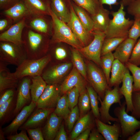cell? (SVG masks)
<instances>
[{"instance_id": "obj_17", "label": "cell", "mask_w": 140, "mask_h": 140, "mask_svg": "<svg viewBox=\"0 0 140 140\" xmlns=\"http://www.w3.org/2000/svg\"><path fill=\"white\" fill-rule=\"evenodd\" d=\"M82 76L73 66V68L60 85L61 94H64L74 87L79 90L80 94L86 90V83Z\"/></svg>"}, {"instance_id": "obj_4", "label": "cell", "mask_w": 140, "mask_h": 140, "mask_svg": "<svg viewBox=\"0 0 140 140\" xmlns=\"http://www.w3.org/2000/svg\"><path fill=\"white\" fill-rule=\"evenodd\" d=\"M51 60V57L48 54L38 59H27L17 66L13 74L19 80L25 76L41 75L44 68Z\"/></svg>"}, {"instance_id": "obj_29", "label": "cell", "mask_w": 140, "mask_h": 140, "mask_svg": "<svg viewBox=\"0 0 140 140\" xmlns=\"http://www.w3.org/2000/svg\"><path fill=\"white\" fill-rule=\"evenodd\" d=\"M30 92L32 101H37L41 96L47 85V84L41 75L31 77Z\"/></svg>"}, {"instance_id": "obj_14", "label": "cell", "mask_w": 140, "mask_h": 140, "mask_svg": "<svg viewBox=\"0 0 140 140\" xmlns=\"http://www.w3.org/2000/svg\"><path fill=\"white\" fill-rule=\"evenodd\" d=\"M31 77L27 76L20 79L18 86L15 108L13 115H17L32 101L30 92Z\"/></svg>"}, {"instance_id": "obj_49", "label": "cell", "mask_w": 140, "mask_h": 140, "mask_svg": "<svg viewBox=\"0 0 140 140\" xmlns=\"http://www.w3.org/2000/svg\"><path fill=\"white\" fill-rule=\"evenodd\" d=\"M19 133L7 136L6 138L9 140H30L27 136L26 130H22Z\"/></svg>"}, {"instance_id": "obj_6", "label": "cell", "mask_w": 140, "mask_h": 140, "mask_svg": "<svg viewBox=\"0 0 140 140\" xmlns=\"http://www.w3.org/2000/svg\"><path fill=\"white\" fill-rule=\"evenodd\" d=\"M126 107L125 101L114 110V113L118 119L121 126V134L120 137L124 139H127L140 128V121L128 115L126 111Z\"/></svg>"}, {"instance_id": "obj_47", "label": "cell", "mask_w": 140, "mask_h": 140, "mask_svg": "<svg viewBox=\"0 0 140 140\" xmlns=\"http://www.w3.org/2000/svg\"><path fill=\"white\" fill-rule=\"evenodd\" d=\"M127 11L134 16H140V0H133L128 6Z\"/></svg>"}, {"instance_id": "obj_48", "label": "cell", "mask_w": 140, "mask_h": 140, "mask_svg": "<svg viewBox=\"0 0 140 140\" xmlns=\"http://www.w3.org/2000/svg\"><path fill=\"white\" fill-rule=\"evenodd\" d=\"M16 88L6 89L0 93V106L16 95Z\"/></svg>"}, {"instance_id": "obj_45", "label": "cell", "mask_w": 140, "mask_h": 140, "mask_svg": "<svg viewBox=\"0 0 140 140\" xmlns=\"http://www.w3.org/2000/svg\"><path fill=\"white\" fill-rule=\"evenodd\" d=\"M128 62L138 66L140 65V38L135 45Z\"/></svg>"}, {"instance_id": "obj_15", "label": "cell", "mask_w": 140, "mask_h": 140, "mask_svg": "<svg viewBox=\"0 0 140 140\" xmlns=\"http://www.w3.org/2000/svg\"><path fill=\"white\" fill-rule=\"evenodd\" d=\"M36 107V102L32 101L28 105L24 106L11 123L2 129L5 135L17 133V130L25 122Z\"/></svg>"}, {"instance_id": "obj_24", "label": "cell", "mask_w": 140, "mask_h": 140, "mask_svg": "<svg viewBox=\"0 0 140 140\" xmlns=\"http://www.w3.org/2000/svg\"><path fill=\"white\" fill-rule=\"evenodd\" d=\"M7 65L4 63L0 65V93L8 89L16 88L20 81L10 71Z\"/></svg>"}, {"instance_id": "obj_13", "label": "cell", "mask_w": 140, "mask_h": 140, "mask_svg": "<svg viewBox=\"0 0 140 140\" xmlns=\"http://www.w3.org/2000/svg\"><path fill=\"white\" fill-rule=\"evenodd\" d=\"M60 94V86L59 84H47L36 102L37 108L54 109L61 96Z\"/></svg>"}, {"instance_id": "obj_2", "label": "cell", "mask_w": 140, "mask_h": 140, "mask_svg": "<svg viewBox=\"0 0 140 140\" xmlns=\"http://www.w3.org/2000/svg\"><path fill=\"white\" fill-rule=\"evenodd\" d=\"M120 3V8L117 11H111L110 13L113 18L111 19L104 32L106 38H127L128 37L129 31L134 20L126 18L124 6L122 3Z\"/></svg>"}, {"instance_id": "obj_1", "label": "cell", "mask_w": 140, "mask_h": 140, "mask_svg": "<svg viewBox=\"0 0 140 140\" xmlns=\"http://www.w3.org/2000/svg\"><path fill=\"white\" fill-rule=\"evenodd\" d=\"M50 38L25 27L22 40L27 59H37L46 55L50 44Z\"/></svg>"}, {"instance_id": "obj_30", "label": "cell", "mask_w": 140, "mask_h": 140, "mask_svg": "<svg viewBox=\"0 0 140 140\" xmlns=\"http://www.w3.org/2000/svg\"><path fill=\"white\" fill-rule=\"evenodd\" d=\"M92 116L88 113L79 119L72 129L71 133L72 139H75L81 133L93 125Z\"/></svg>"}, {"instance_id": "obj_11", "label": "cell", "mask_w": 140, "mask_h": 140, "mask_svg": "<svg viewBox=\"0 0 140 140\" xmlns=\"http://www.w3.org/2000/svg\"><path fill=\"white\" fill-rule=\"evenodd\" d=\"M25 27L51 37L52 35V21L50 15H30L25 18Z\"/></svg>"}, {"instance_id": "obj_52", "label": "cell", "mask_w": 140, "mask_h": 140, "mask_svg": "<svg viewBox=\"0 0 140 140\" xmlns=\"http://www.w3.org/2000/svg\"><path fill=\"white\" fill-rule=\"evenodd\" d=\"M13 21L11 19L6 17V18L1 19L0 20V32L2 33L3 31L8 29L9 27H10L11 25L12 22Z\"/></svg>"}, {"instance_id": "obj_8", "label": "cell", "mask_w": 140, "mask_h": 140, "mask_svg": "<svg viewBox=\"0 0 140 140\" xmlns=\"http://www.w3.org/2000/svg\"><path fill=\"white\" fill-rule=\"evenodd\" d=\"M87 66L88 79L90 86L102 100L106 90L111 88L105 75L102 69L92 62H88Z\"/></svg>"}, {"instance_id": "obj_12", "label": "cell", "mask_w": 140, "mask_h": 140, "mask_svg": "<svg viewBox=\"0 0 140 140\" xmlns=\"http://www.w3.org/2000/svg\"><path fill=\"white\" fill-rule=\"evenodd\" d=\"M73 66L72 63L53 64L44 68L41 76L47 84H59Z\"/></svg>"}, {"instance_id": "obj_19", "label": "cell", "mask_w": 140, "mask_h": 140, "mask_svg": "<svg viewBox=\"0 0 140 140\" xmlns=\"http://www.w3.org/2000/svg\"><path fill=\"white\" fill-rule=\"evenodd\" d=\"M95 121L97 129L106 140H118L121 137V128L119 123L115 122L113 125L106 124L98 118Z\"/></svg>"}, {"instance_id": "obj_54", "label": "cell", "mask_w": 140, "mask_h": 140, "mask_svg": "<svg viewBox=\"0 0 140 140\" xmlns=\"http://www.w3.org/2000/svg\"><path fill=\"white\" fill-rule=\"evenodd\" d=\"M88 139L89 140H104L103 136L99 132L97 129L93 128L91 130Z\"/></svg>"}, {"instance_id": "obj_40", "label": "cell", "mask_w": 140, "mask_h": 140, "mask_svg": "<svg viewBox=\"0 0 140 140\" xmlns=\"http://www.w3.org/2000/svg\"><path fill=\"white\" fill-rule=\"evenodd\" d=\"M125 65L132 74L134 80L133 92L140 90V67L129 62Z\"/></svg>"}, {"instance_id": "obj_41", "label": "cell", "mask_w": 140, "mask_h": 140, "mask_svg": "<svg viewBox=\"0 0 140 140\" xmlns=\"http://www.w3.org/2000/svg\"><path fill=\"white\" fill-rule=\"evenodd\" d=\"M80 117L78 107L76 106L71 109L66 119L68 129L71 131L73 129L74 125Z\"/></svg>"}, {"instance_id": "obj_21", "label": "cell", "mask_w": 140, "mask_h": 140, "mask_svg": "<svg viewBox=\"0 0 140 140\" xmlns=\"http://www.w3.org/2000/svg\"><path fill=\"white\" fill-rule=\"evenodd\" d=\"M137 42V40L128 37L126 38L119 45L113 53L115 59L125 64L128 62Z\"/></svg>"}, {"instance_id": "obj_31", "label": "cell", "mask_w": 140, "mask_h": 140, "mask_svg": "<svg viewBox=\"0 0 140 140\" xmlns=\"http://www.w3.org/2000/svg\"><path fill=\"white\" fill-rule=\"evenodd\" d=\"M74 10L80 20L89 31L92 32L93 29V23L90 14L84 9L79 6L71 0Z\"/></svg>"}, {"instance_id": "obj_10", "label": "cell", "mask_w": 140, "mask_h": 140, "mask_svg": "<svg viewBox=\"0 0 140 140\" xmlns=\"http://www.w3.org/2000/svg\"><path fill=\"white\" fill-rule=\"evenodd\" d=\"M70 8L71 17L67 24L83 47L86 46L93 40V34L92 32L88 31L80 20L74 10L71 0L70 2Z\"/></svg>"}, {"instance_id": "obj_42", "label": "cell", "mask_w": 140, "mask_h": 140, "mask_svg": "<svg viewBox=\"0 0 140 140\" xmlns=\"http://www.w3.org/2000/svg\"><path fill=\"white\" fill-rule=\"evenodd\" d=\"M132 102L133 109L131 115L140 119V90L133 92Z\"/></svg>"}, {"instance_id": "obj_9", "label": "cell", "mask_w": 140, "mask_h": 140, "mask_svg": "<svg viewBox=\"0 0 140 140\" xmlns=\"http://www.w3.org/2000/svg\"><path fill=\"white\" fill-rule=\"evenodd\" d=\"M92 33L94 38L92 42L78 50L87 59L101 66V49L106 35L104 32L98 30H93Z\"/></svg>"}, {"instance_id": "obj_39", "label": "cell", "mask_w": 140, "mask_h": 140, "mask_svg": "<svg viewBox=\"0 0 140 140\" xmlns=\"http://www.w3.org/2000/svg\"><path fill=\"white\" fill-rule=\"evenodd\" d=\"M78 106L80 118L88 113L91 108L90 97L86 90L80 94Z\"/></svg>"}, {"instance_id": "obj_35", "label": "cell", "mask_w": 140, "mask_h": 140, "mask_svg": "<svg viewBox=\"0 0 140 140\" xmlns=\"http://www.w3.org/2000/svg\"><path fill=\"white\" fill-rule=\"evenodd\" d=\"M70 110L67 95L64 94L59 98L54 112L58 116L66 119Z\"/></svg>"}, {"instance_id": "obj_44", "label": "cell", "mask_w": 140, "mask_h": 140, "mask_svg": "<svg viewBox=\"0 0 140 140\" xmlns=\"http://www.w3.org/2000/svg\"><path fill=\"white\" fill-rule=\"evenodd\" d=\"M67 95L69 107L71 110L78 103L80 95L79 89L74 87L69 90L66 93Z\"/></svg>"}, {"instance_id": "obj_26", "label": "cell", "mask_w": 140, "mask_h": 140, "mask_svg": "<svg viewBox=\"0 0 140 140\" xmlns=\"http://www.w3.org/2000/svg\"><path fill=\"white\" fill-rule=\"evenodd\" d=\"M3 14L13 22L19 21L31 15L23 0H21L10 8L3 11Z\"/></svg>"}, {"instance_id": "obj_25", "label": "cell", "mask_w": 140, "mask_h": 140, "mask_svg": "<svg viewBox=\"0 0 140 140\" xmlns=\"http://www.w3.org/2000/svg\"><path fill=\"white\" fill-rule=\"evenodd\" d=\"M31 15L50 16L48 0H23Z\"/></svg>"}, {"instance_id": "obj_18", "label": "cell", "mask_w": 140, "mask_h": 140, "mask_svg": "<svg viewBox=\"0 0 140 140\" xmlns=\"http://www.w3.org/2000/svg\"><path fill=\"white\" fill-rule=\"evenodd\" d=\"M53 109L39 108L34 110L19 130H26L41 127L47 120Z\"/></svg>"}, {"instance_id": "obj_23", "label": "cell", "mask_w": 140, "mask_h": 140, "mask_svg": "<svg viewBox=\"0 0 140 140\" xmlns=\"http://www.w3.org/2000/svg\"><path fill=\"white\" fill-rule=\"evenodd\" d=\"M51 9L60 19L67 23L71 17V0H49Z\"/></svg>"}, {"instance_id": "obj_3", "label": "cell", "mask_w": 140, "mask_h": 140, "mask_svg": "<svg viewBox=\"0 0 140 140\" xmlns=\"http://www.w3.org/2000/svg\"><path fill=\"white\" fill-rule=\"evenodd\" d=\"M50 13L53 23L52 33L50 43H63L78 50L83 47L67 23L59 18L51 9Z\"/></svg>"}, {"instance_id": "obj_36", "label": "cell", "mask_w": 140, "mask_h": 140, "mask_svg": "<svg viewBox=\"0 0 140 140\" xmlns=\"http://www.w3.org/2000/svg\"><path fill=\"white\" fill-rule=\"evenodd\" d=\"M126 38L118 37L105 38L102 45L101 56L115 50L119 45Z\"/></svg>"}, {"instance_id": "obj_46", "label": "cell", "mask_w": 140, "mask_h": 140, "mask_svg": "<svg viewBox=\"0 0 140 140\" xmlns=\"http://www.w3.org/2000/svg\"><path fill=\"white\" fill-rule=\"evenodd\" d=\"M29 137L31 140H44L42 128L39 127L29 129L26 130Z\"/></svg>"}, {"instance_id": "obj_16", "label": "cell", "mask_w": 140, "mask_h": 140, "mask_svg": "<svg viewBox=\"0 0 140 140\" xmlns=\"http://www.w3.org/2000/svg\"><path fill=\"white\" fill-rule=\"evenodd\" d=\"M25 18L21 19L1 33L0 41L9 42L17 45L23 44L22 34L25 27Z\"/></svg>"}, {"instance_id": "obj_32", "label": "cell", "mask_w": 140, "mask_h": 140, "mask_svg": "<svg viewBox=\"0 0 140 140\" xmlns=\"http://www.w3.org/2000/svg\"><path fill=\"white\" fill-rule=\"evenodd\" d=\"M72 63L74 66L85 79L88 80L87 66L82 58L81 54L77 49L71 47Z\"/></svg>"}, {"instance_id": "obj_43", "label": "cell", "mask_w": 140, "mask_h": 140, "mask_svg": "<svg viewBox=\"0 0 140 140\" xmlns=\"http://www.w3.org/2000/svg\"><path fill=\"white\" fill-rule=\"evenodd\" d=\"M134 20L129 31L128 37L137 40L140 37V16H134Z\"/></svg>"}, {"instance_id": "obj_22", "label": "cell", "mask_w": 140, "mask_h": 140, "mask_svg": "<svg viewBox=\"0 0 140 140\" xmlns=\"http://www.w3.org/2000/svg\"><path fill=\"white\" fill-rule=\"evenodd\" d=\"M62 118L54 111L50 114L45 124L42 128L44 139H54L60 127Z\"/></svg>"}, {"instance_id": "obj_34", "label": "cell", "mask_w": 140, "mask_h": 140, "mask_svg": "<svg viewBox=\"0 0 140 140\" xmlns=\"http://www.w3.org/2000/svg\"><path fill=\"white\" fill-rule=\"evenodd\" d=\"M77 5L85 9L90 15L95 14L102 5L99 0H72Z\"/></svg>"}, {"instance_id": "obj_33", "label": "cell", "mask_w": 140, "mask_h": 140, "mask_svg": "<svg viewBox=\"0 0 140 140\" xmlns=\"http://www.w3.org/2000/svg\"><path fill=\"white\" fill-rule=\"evenodd\" d=\"M15 95L0 106V121L1 125H3L8 121L11 115H13L16 101Z\"/></svg>"}, {"instance_id": "obj_55", "label": "cell", "mask_w": 140, "mask_h": 140, "mask_svg": "<svg viewBox=\"0 0 140 140\" xmlns=\"http://www.w3.org/2000/svg\"><path fill=\"white\" fill-rule=\"evenodd\" d=\"M93 125L88 128L85 131L81 133L75 140H87L88 139L91 131L93 128Z\"/></svg>"}, {"instance_id": "obj_51", "label": "cell", "mask_w": 140, "mask_h": 140, "mask_svg": "<svg viewBox=\"0 0 140 140\" xmlns=\"http://www.w3.org/2000/svg\"><path fill=\"white\" fill-rule=\"evenodd\" d=\"M21 0H0L1 10H4L10 8Z\"/></svg>"}, {"instance_id": "obj_37", "label": "cell", "mask_w": 140, "mask_h": 140, "mask_svg": "<svg viewBox=\"0 0 140 140\" xmlns=\"http://www.w3.org/2000/svg\"><path fill=\"white\" fill-rule=\"evenodd\" d=\"M115 60L113 54L110 52L101 56V67H102L109 85L113 62Z\"/></svg>"}, {"instance_id": "obj_53", "label": "cell", "mask_w": 140, "mask_h": 140, "mask_svg": "<svg viewBox=\"0 0 140 140\" xmlns=\"http://www.w3.org/2000/svg\"><path fill=\"white\" fill-rule=\"evenodd\" d=\"M68 138L63 125H60L55 140H67Z\"/></svg>"}, {"instance_id": "obj_5", "label": "cell", "mask_w": 140, "mask_h": 140, "mask_svg": "<svg viewBox=\"0 0 140 140\" xmlns=\"http://www.w3.org/2000/svg\"><path fill=\"white\" fill-rule=\"evenodd\" d=\"M27 59L23 44L0 41V61L18 66Z\"/></svg>"}, {"instance_id": "obj_28", "label": "cell", "mask_w": 140, "mask_h": 140, "mask_svg": "<svg viewBox=\"0 0 140 140\" xmlns=\"http://www.w3.org/2000/svg\"><path fill=\"white\" fill-rule=\"evenodd\" d=\"M127 67L124 64L117 59L113 61L111 70L109 86L119 87L122 80Z\"/></svg>"}, {"instance_id": "obj_20", "label": "cell", "mask_w": 140, "mask_h": 140, "mask_svg": "<svg viewBox=\"0 0 140 140\" xmlns=\"http://www.w3.org/2000/svg\"><path fill=\"white\" fill-rule=\"evenodd\" d=\"M133 78L130 74L129 71L127 68L123 78L122 85L120 88L121 94L124 96L126 103V111L127 113L133 110L132 97L133 92Z\"/></svg>"}, {"instance_id": "obj_38", "label": "cell", "mask_w": 140, "mask_h": 140, "mask_svg": "<svg viewBox=\"0 0 140 140\" xmlns=\"http://www.w3.org/2000/svg\"><path fill=\"white\" fill-rule=\"evenodd\" d=\"M90 97L91 108L93 114L95 118L100 119V115L98 107L99 95L91 86L86 87Z\"/></svg>"}, {"instance_id": "obj_57", "label": "cell", "mask_w": 140, "mask_h": 140, "mask_svg": "<svg viewBox=\"0 0 140 140\" xmlns=\"http://www.w3.org/2000/svg\"><path fill=\"white\" fill-rule=\"evenodd\" d=\"M0 140H5V138L4 137L5 135L2 129V128H0Z\"/></svg>"}, {"instance_id": "obj_7", "label": "cell", "mask_w": 140, "mask_h": 140, "mask_svg": "<svg viewBox=\"0 0 140 140\" xmlns=\"http://www.w3.org/2000/svg\"><path fill=\"white\" fill-rule=\"evenodd\" d=\"M119 89V87H115L113 89H107L102 100L99 96V100L101 104L99 108L100 120L105 123L111 124V121L118 122L117 118L114 117L110 115L109 111L113 104L118 103L120 105L122 104L121 99L123 96L120 93Z\"/></svg>"}, {"instance_id": "obj_27", "label": "cell", "mask_w": 140, "mask_h": 140, "mask_svg": "<svg viewBox=\"0 0 140 140\" xmlns=\"http://www.w3.org/2000/svg\"><path fill=\"white\" fill-rule=\"evenodd\" d=\"M110 13L108 10L101 5L97 12L91 16L93 23V30H99L104 32L111 20L109 17Z\"/></svg>"}, {"instance_id": "obj_50", "label": "cell", "mask_w": 140, "mask_h": 140, "mask_svg": "<svg viewBox=\"0 0 140 140\" xmlns=\"http://www.w3.org/2000/svg\"><path fill=\"white\" fill-rule=\"evenodd\" d=\"M118 0H99L101 5L106 4L108 5L110 8H111L113 5H117L118 3ZM133 0H121L120 2L123 4L124 6H128Z\"/></svg>"}, {"instance_id": "obj_56", "label": "cell", "mask_w": 140, "mask_h": 140, "mask_svg": "<svg viewBox=\"0 0 140 140\" xmlns=\"http://www.w3.org/2000/svg\"><path fill=\"white\" fill-rule=\"evenodd\" d=\"M127 140H140V130L128 137Z\"/></svg>"}]
</instances>
